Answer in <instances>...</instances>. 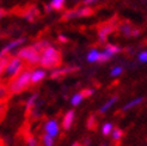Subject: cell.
<instances>
[{"label": "cell", "mask_w": 147, "mask_h": 146, "mask_svg": "<svg viewBox=\"0 0 147 146\" xmlns=\"http://www.w3.org/2000/svg\"><path fill=\"white\" fill-rule=\"evenodd\" d=\"M61 62V57L60 53L57 52V49L54 48L53 46H49L46 48L43 52L41 53L40 57V65L42 67H47V68H56L57 65Z\"/></svg>", "instance_id": "6da1fadb"}, {"label": "cell", "mask_w": 147, "mask_h": 146, "mask_svg": "<svg viewBox=\"0 0 147 146\" xmlns=\"http://www.w3.org/2000/svg\"><path fill=\"white\" fill-rule=\"evenodd\" d=\"M30 76H31V72L30 71H22L18 76L14 77V79L10 83L9 85V91L11 93H19L22 91H24L26 87L29 86L30 83Z\"/></svg>", "instance_id": "7a4b0ae2"}, {"label": "cell", "mask_w": 147, "mask_h": 146, "mask_svg": "<svg viewBox=\"0 0 147 146\" xmlns=\"http://www.w3.org/2000/svg\"><path fill=\"white\" fill-rule=\"evenodd\" d=\"M17 57H19L22 61L25 60L30 65H36V64L40 62L41 54L36 52V50L32 48V46H29V47L20 48L17 52Z\"/></svg>", "instance_id": "3957f363"}, {"label": "cell", "mask_w": 147, "mask_h": 146, "mask_svg": "<svg viewBox=\"0 0 147 146\" xmlns=\"http://www.w3.org/2000/svg\"><path fill=\"white\" fill-rule=\"evenodd\" d=\"M22 68H23V61L17 56L11 57L6 68H5V74L7 77H16L20 73Z\"/></svg>", "instance_id": "277c9868"}, {"label": "cell", "mask_w": 147, "mask_h": 146, "mask_svg": "<svg viewBox=\"0 0 147 146\" xmlns=\"http://www.w3.org/2000/svg\"><path fill=\"white\" fill-rule=\"evenodd\" d=\"M121 52V48L120 47H117L115 45H107L104 50L103 52H100L99 54V60L98 62H105V61H109L111 57L117 54V53H120Z\"/></svg>", "instance_id": "5b68a950"}, {"label": "cell", "mask_w": 147, "mask_h": 146, "mask_svg": "<svg viewBox=\"0 0 147 146\" xmlns=\"http://www.w3.org/2000/svg\"><path fill=\"white\" fill-rule=\"evenodd\" d=\"M45 132H46V134L50 135L51 138L55 139V138L59 137V134H60V125H59V122L54 119L48 120L45 123Z\"/></svg>", "instance_id": "8992f818"}, {"label": "cell", "mask_w": 147, "mask_h": 146, "mask_svg": "<svg viewBox=\"0 0 147 146\" xmlns=\"http://www.w3.org/2000/svg\"><path fill=\"white\" fill-rule=\"evenodd\" d=\"M92 13V10L90 7H80L78 10H73L63 14V19H74L76 17H84V16H90Z\"/></svg>", "instance_id": "52a82bcc"}, {"label": "cell", "mask_w": 147, "mask_h": 146, "mask_svg": "<svg viewBox=\"0 0 147 146\" xmlns=\"http://www.w3.org/2000/svg\"><path fill=\"white\" fill-rule=\"evenodd\" d=\"M24 41H25L24 37H20V39H18V40L11 41L9 45H6L1 50H0V59H1V57H4V56H7V54H9L10 52H12L14 48H18L20 45H23Z\"/></svg>", "instance_id": "ba28073f"}, {"label": "cell", "mask_w": 147, "mask_h": 146, "mask_svg": "<svg viewBox=\"0 0 147 146\" xmlns=\"http://www.w3.org/2000/svg\"><path fill=\"white\" fill-rule=\"evenodd\" d=\"M47 77V72L45 68H36L31 72L30 76V83L31 84H38Z\"/></svg>", "instance_id": "9c48e42d"}, {"label": "cell", "mask_w": 147, "mask_h": 146, "mask_svg": "<svg viewBox=\"0 0 147 146\" xmlns=\"http://www.w3.org/2000/svg\"><path fill=\"white\" fill-rule=\"evenodd\" d=\"M74 119H76V113L74 110H68L63 115V119H62V127L65 130H68L71 129L73 122H74Z\"/></svg>", "instance_id": "30bf717a"}, {"label": "cell", "mask_w": 147, "mask_h": 146, "mask_svg": "<svg viewBox=\"0 0 147 146\" xmlns=\"http://www.w3.org/2000/svg\"><path fill=\"white\" fill-rule=\"evenodd\" d=\"M142 102H144V97H136V98H133L131 101L127 102V103L122 107V110H123V112H128V110H130V109H133V108L138 107L139 104H141Z\"/></svg>", "instance_id": "8fae6325"}, {"label": "cell", "mask_w": 147, "mask_h": 146, "mask_svg": "<svg viewBox=\"0 0 147 146\" xmlns=\"http://www.w3.org/2000/svg\"><path fill=\"white\" fill-rule=\"evenodd\" d=\"M117 101H119V97H117V96H114V97H111V98H109V99L105 102V103L99 108V113H100V114H104V113H107L108 110H110V108H113L114 104L116 103Z\"/></svg>", "instance_id": "7c38bea8"}, {"label": "cell", "mask_w": 147, "mask_h": 146, "mask_svg": "<svg viewBox=\"0 0 147 146\" xmlns=\"http://www.w3.org/2000/svg\"><path fill=\"white\" fill-rule=\"evenodd\" d=\"M120 31L124 35V36H138L139 34H140V31L139 30H135V29H133L129 24H124L120 28Z\"/></svg>", "instance_id": "4fadbf2b"}, {"label": "cell", "mask_w": 147, "mask_h": 146, "mask_svg": "<svg viewBox=\"0 0 147 146\" xmlns=\"http://www.w3.org/2000/svg\"><path fill=\"white\" fill-rule=\"evenodd\" d=\"M114 30V28L111 25H104V26H102L99 29V31H98V37L100 40V42H104V40L107 39V36L111 32Z\"/></svg>", "instance_id": "5bb4252c"}, {"label": "cell", "mask_w": 147, "mask_h": 146, "mask_svg": "<svg viewBox=\"0 0 147 146\" xmlns=\"http://www.w3.org/2000/svg\"><path fill=\"white\" fill-rule=\"evenodd\" d=\"M49 46H50V43H49L47 40H41V41H37L36 43H34L32 48H34L37 53H42L43 50H45L46 48H48Z\"/></svg>", "instance_id": "9a60e30c"}, {"label": "cell", "mask_w": 147, "mask_h": 146, "mask_svg": "<svg viewBox=\"0 0 147 146\" xmlns=\"http://www.w3.org/2000/svg\"><path fill=\"white\" fill-rule=\"evenodd\" d=\"M99 54L100 52L97 49H91L89 53H87V56H86V60L89 61V62H98L99 60Z\"/></svg>", "instance_id": "2e32d148"}, {"label": "cell", "mask_w": 147, "mask_h": 146, "mask_svg": "<svg viewBox=\"0 0 147 146\" xmlns=\"http://www.w3.org/2000/svg\"><path fill=\"white\" fill-rule=\"evenodd\" d=\"M84 95L82 93V92H77V93H74L73 96L71 97V104L73 105V107H78L82 102L84 101Z\"/></svg>", "instance_id": "e0dca14e"}, {"label": "cell", "mask_w": 147, "mask_h": 146, "mask_svg": "<svg viewBox=\"0 0 147 146\" xmlns=\"http://www.w3.org/2000/svg\"><path fill=\"white\" fill-rule=\"evenodd\" d=\"M114 128H115V127H114V125H113L111 122H105V123H103L100 132H102L103 135L108 137V135L111 134V132H113V129H114Z\"/></svg>", "instance_id": "ac0fdd59"}, {"label": "cell", "mask_w": 147, "mask_h": 146, "mask_svg": "<svg viewBox=\"0 0 147 146\" xmlns=\"http://www.w3.org/2000/svg\"><path fill=\"white\" fill-rule=\"evenodd\" d=\"M65 3H66V0H51L49 6L54 10H61L65 6Z\"/></svg>", "instance_id": "d6986e66"}, {"label": "cell", "mask_w": 147, "mask_h": 146, "mask_svg": "<svg viewBox=\"0 0 147 146\" xmlns=\"http://www.w3.org/2000/svg\"><path fill=\"white\" fill-rule=\"evenodd\" d=\"M110 135H111V138H113L114 141H119V140H121V138H122V135H123V132H122L121 128H114Z\"/></svg>", "instance_id": "ffe728a7"}, {"label": "cell", "mask_w": 147, "mask_h": 146, "mask_svg": "<svg viewBox=\"0 0 147 146\" xmlns=\"http://www.w3.org/2000/svg\"><path fill=\"white\" fill-rule=\"evenodd\" d=\"M69 70H67V68H55L53 72H51V74H50V77L51 78H57V77H60L61 74H65V73H67Z\"/></svg>", "instance_id": "44dd1931"}, {"label": "cell", "mask_w": 147, "mask_h": 146, "mask_svg": "<svg viewBox=\"0 0 147 146\" xmlns=\"http://www.w3.org/2000/svg\"><path fill=\"white\" fill-rule=\"evenodd\" d=\"M42 141L45 146H54V138H51L48 134H45L42 138Z\"/></svg>", "instance_id": "7402d4cb"}, {"label": "cell", "mask_w": 147, "mask_h": 146, "mask_svg": "<svg viewBox=\"0 0 147 146\" xmlns=\"http://www.w3.org/2000/svg\"><path fill=\"white\" fill-rule=\"evenodd\" d=\"M36 99H37V93H32L31 96L28 98V101H26V108L28 109L32 108L35 105V103H36Z\"/></svg>", "instance_id": "603a6c76"}, {"label": "cell", "mask_w": 147, "mask_h": 146, "mask_svg": "<svg viewBox=\"0 0 147 146\" xmlns=\"http://www.w3.org/2000/svg\"><path fill=\"white\" fill-rule=\"evenodd\" d=\"M122 72H123V68L121 66H115L111 68V71H110V76L111 77H119L122 74Z\"/></svg>", "instance_id": "cb8c5ba5"}, {"label": "cell", "mask_w": 147, "mask_h": 146, "mask_svg": "<svg viewBox=\"0 0 147 146\" xmlns=\"http://www.w3.org/2000/svg\"><path fill=\"white\" fill-rule=\"evenodd\" d=\"M138 59H139V61H140V62L146 64L147 62V50H144V52H141L140 54H139Z\"/></svg>", "instance_id": "d4e9b609"}, {"label": "cell", "mask_w": 147, "mask_h": 146, "mask_svg": "<svg viewBox=\"0 0 147 146\" xmlns=\"http://www.w3.org/2000/svg\"><path fill=\"white\" fill-rule=\"evenodd\" d=\"M35 14H36V9H31L30 11H29V12L25 14V18H26L28 20H32Z\"/></svg>", "instance_id": "484cf974"}, {"label": "cell", "mask_w": 147, "mask_h": 146, "mask_svg": "<svg viewBox=\"0 0 147 146\" xmlns=\"http://www.w3.org/2000/svg\"><path fill=\"white\" fill-rule=\"evenodd\" d=\"M82 93L84 95V97H90L94 93V89H85L82 91Z\"/></svg>", "instance_id": "4316f807"}, {"label": "cell", "mask_w": 147, "mask_h": 146, "mask_svg": "<svg viewBox=\"0 0 147 146\" xmlns=\"http://www.w3.org/2000/svg\"><path fill=\"white\" fill-rule=\"evenodd\" d=\"M26 145H28V146H37V140H36V138L30 137V138H29V139L26 140Z\"/></svg>", "instance_id": "83f0119b"}, {"label": "cell", "mask_w": 147, "mask_h": 146, "mask_svg": "<svg viewBox=\"0 0 147 146\" xmlns=\"http://www.w3.org/2000/svg\"><path fill=\"white\" fill-rule=\"evenodd\" d=\"M6 93H7V89H6V87L0 86V101H1L6 96Z\"/></svg>", "instance_id": "f1b7e54d"}, {"label": "cell", "mask_w": 147, "mask_h": 146, "mask_svg": "<svg viewBox=\"0 0 147 146\" xmlns=\"http://www.w3.org/2000/svg\"><path fill=\"white\" fill-rule=\"evenodd\" d=\"M84 4L85 5H91V4H94V3H97L98 0H83Z\"/></svg>", "instance_id": "f546056e"}, {"label": "cell", "mask_w": 147, "mask_h": 146, "mask_svg": "<svg viewBox=\"0 0 147 146\" xmlns=\"http://www.w3.org/2000/svg\"><path fill=\"white\" fill-rule=\"evenodd\" d=\"M59 40H60L61 42H63V43H65V42H67V39H66L65 36H62V35H60V36H59Z\"/></svg>", "instance_id": "4dcf8cb0"}, {"label": "cell", "mask_w": 147, "mask_h": 146, "mask_svg": "<svg viewBox=\"0 0 147 146\" xmlns=\"http://www.w3.org/2000/svg\"><path fill=\"white\" fill-rule=\"evenodd\" d=\"M1 16H3V11L0 10V18H1Z\"/></svg>", "instance_id": "1f68e13d"}, {"label": "cell", "mask_w": 147, "mask_h": 146, "mask_svg": "<svg viewBox=\"0 0 147 146\" xmlns=\"http://www.w3.org/2000/svg\"><path fill=\"white\" fill-rule=\"evenodd\" d=\"M73 146H80L79 144H74V145H73Z\"/></svg>", "instance_id": "d6a6232c"}, {"label": "cell", "mask_w": 147, "mask_h": 146, "mask_svg": "<svg viewBox=\"0 0 147 146\" xmlns=\"http://www.w3.org/2000/svg\"><path fill=\"white\" fill-rule=\"evenodd\" d=\"M102 146H108V145H102Z\"/></svg>", "instance_id": "836d02e7"}]
</instances>
